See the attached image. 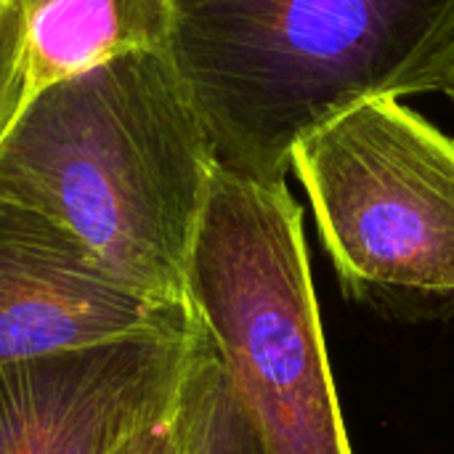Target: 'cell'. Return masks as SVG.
I'll return each instance as SVG.
<instances>
[{"label": "cell", "mask_w": 454, "mask_h": 454, "mask_svg": "<svg viewBox=\"0 0 454 454\" xmlns=\"http://www.w3.org/2000/svg\"><path fill=\"white\" fill-rule=\"evenodd\" d=\"M112 454H184L178 404L160 420L149 423L146 428H141L138 434L125 439Z\"/></svg>", "instance_id": "10"}, {"label": "cell", "mask_w": 454, "mask_h": 454, "mask_svg": "<svg viewBox=\"0 0 454 454\" xmlns=\"http://www.w3.org/2000/svg\"><path fill=\"white\" fill-rule=\"evenodd\" d=\"M200 325L0 364V454H112L168 415Z\"/></svg>", "instance_id": "5"}, {"label": "cell", "mask_w": 454, "mask_h": 454, "mask_svg": "<svg viewBox=\"0 0 454 454\" xmlns=\"http://www.w3.org/2000/svg\"><path fill=\"white\" fill-rule=\"evenodd\" d=\"M19 16V112L117 56L170 51L173 37V0H21Z\"/></svg>", "instance_id": "7"}, {"label": "cell", "mask_w": 454, "mask_h": 454, "mask_svg": "<svg viewBox=\"0 0 454 454\" xmlns=\"http://www.w3.org/2000/svg\"><path fill=\"white\" fill-rule=\"evenodd\" d=\"M0 3H5V5H19L21 0H0Z\"/></svg>", "instance_id": "12"}, {"label": "cell", "mask_w": 454, "mask_h": 454, "mask_svg": "<svg viewBox=\"0 0 454 454\" xmlns=\"http://www.w3.org/2000/svg\"><path fill=\"white\" fill-rule=\"evenodd\" d=\"M439 90L447 93L454 101V51L450 53L447 64H444V72H442V80H439Z\"/></svg>", "instance_id": "11"}, {"label": "cell", "mask_w": 454, "mask_h": 454, "mask_svg": "<svg viewBox=\"0 0 454 454\" xmlns=\"http://www.w3.org/2000/svg\"><path fill=\"white\" fill-rule=\"evenodd\" d=\"M184 454H263L210 338L197 333L178 396Z\"/></svg>", "instance_id": "8"}, {"label": "cell", "mask_w": 454, "mask_h": 454, "mask_svg": "<svg viewBox=\"0 0 454 454\" xmlns=\"http://www.w3.org/2000/svg\"><path fill=\"white\" fill-rule=\"evenodd\" d=\"M186 298L263 454H354L311 285L303 210L285 176L215 165Z\"/></svg>", "instance_id": "3"}, {"label": "cell", "mask_w": 454, "mask_h": 454, "mask_svg": "<svg viewBox=\"0 0 454 454\" xmlns=\"http://www.w3.org/2000/svg\"><path fill=\"white\" fill-rule=\"evenodd\" d=\"M454 0H173L170 56L215 162L287 176L295 144L380 96L439 90Z\"/></svg>", "instance_id": "2"}, {"label": "cell", "mask_w": 454, "mask_h": 454, "mask_svg": "<svg viewBox=\"0 0 454 454\" xmlns=\"http://www.w3.org/2000/svg\"><path fill=\"white\" fill-rule=\"evenodd\" d=\"M290 168L351 301L454 325V138L380 96L301 138Z\"/></svg>", "instance_id": "4"}, {"label": "cell", "mask_w": 454, "mask_h": 454, "mask_svg": "<svg viewBox=\"0 0 454 454\" xmlns=\"http://www.w3.org/2000/svg\"><path fill=\"white\" fill-rule=\"evenodd\" d=\"M19 5L0 3V138L19 114Z\"/></svg>", "instance_id": "9"}, {"label": "cell", "mask_w": 454, "mask_h": 454, "mask_svg": "<svg viewBox=\"0 0 454 454\" xmlns=\"http://www.w3.org/2000/svg\"><path fill=\"white\" fill-rule=\"evenodd\" d=\"M189 325L192 306L136 293L72 234L0 200V364Z\"/></svg>", "instance_id": "6"}, {"label": "cell", "mask_w": 454, "mask_h": 454, "mask_svg": "<svg viewBox=\"0 0 454 454\" xmlns=\"http://www.w3.org/2000/svg\"><path fill=\"white\" fill-rule=\"evenodd\" d=\"M215 152L170 51H136L37 93L0 138V200L72 234L136 293L189 306Z\"/></svg>", "instance_id": "1"}]
</instances>
